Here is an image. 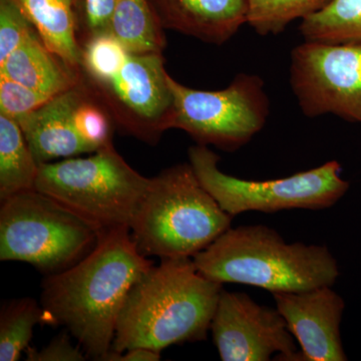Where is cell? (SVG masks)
I'll return each mask as SVG.
<instances>
[{
  "mask_svg": "<svg viewBox=\"0 0 361 361\" xmlns=\"http://www.w3.org/2000/svg\"><path fill=\"white\" fill-rule=\"evenodd\" d=\"M39 171L20 125L0 114V200L35 190Z\"/></svg>",
  "mask_w": 361,
  "mask_h": 361,
  "instance_id": "obj_17",
  "label": "cell"
},
{
  "mask_svg": "<svg viewBox=\"0 0 361 361\" xmlns=\"http://www.w3.org/2000/svg\"><path fill=\"white\" fill-rule=\"evenodd\" d=\"M84 80V78H82ZM85 82V90L73 110V121L78 132L96 152L110 144L113 118Z\"/></svg>",
  "mask_w": 361,
  "mask_h": 361,
  "instance_id": "obj_23",
  "label": "cell"
},
{
  "mask_svg": "<svg viewBox=\"0 0 361 361\" xmlns=\"http://www.w3.org/2000/svg\"><path fill=\"white\" fill-rule=\"evenodd\" d=\"M331 287L273 294L276 310L300 344L302 360H348L341 336L345 303Z\"/></svg>",
  "mask_w": 361,
  "mask_h": 361,
  "instance_id": "obj_12",
  "label": "cell"
},
{
  "mask_svg": "<svg viewBox=\"0 0 361 361\" xmlns=\"http://www.w3.org/2000/svg\"><path fill=\"white\" fill-rule=\"evenodd\" d=\"M52 97L51 94L0 75V114L13 120L32 113Z\"/></svg>",
  "mask_w": 361,
  "mask_h": 361,
  "instance_id": "obj_25",
  "label": "cell"
},
{
  "mask_svg": "<svg viewBox=\"0 0 361 361\" xmlns=\"http://www.w3.org/2000/svg\"><path fill=\"white\" fill-rule=\"evenodd\" d=\"M129 52L113 33L87 40L82 45V77L90 82L106 80L120 70Z\"/></svg>",
  "mask_w": 361,
  "mask_h": 361,
  "instance_id": "obj_22",
  "label": "cell"
},
{
  "mask_svg": "<svg viewBox=\"0 0 361 361\" xmlns=\"http://www.w3.org/2000/svg\"><path fill=\"white\" fill-rule=\"evenodd\" d=\"M168 75L163 54L129 52L120 70L106 80L82 78L118 129L156 145L171 129L173 94Z\"/></svg>",
  "mask_w": 361,
  "mask_h": 361,
  "instance_id": "obj_9",
  "label": "cell"
},
{
  "mask_svg": "<svg viewBox=\"0 0 361 361\" xmlns=\"http://www.w3.org/2000/svg\"><path fill=\"white\" fill-rule=\"evenodd\" d=\"M25 353L28 361H84L87 356L80 344L75 346L71 343L70 336L66 332L54 337L40 350L28 348Z\"/></svg>",
  "mask_w": 361,
  "mask_h": 361,
  "instance_id": "obj_27",
  "label": "cell"
},
{
  "mask_svg": "<svg viewBox=\"0 0 361 361\" xmlns=\"http://www.w3.org/2000/svg\"><path fill=\"white\" fill-rule=\"evenodd\" d=\"M210 330L223 361L302 360L283 316L245 293L222 289Z\"/></svg>",
  "mask_w": 361,
  "mask_h": 361,
  "instance_id": "obj_11",
  "label": "cell"
},
{
  "mask_svg": "<svg viewBox=\"0 0 361 361\" xmlns=\"http://www.w3.org/2000/svg\"><path fill=\"white\" fill-rule=\"evenodd\" d=\"M290 84L308 118L361 123V44L305 40L292 51Z\"/></svg>",
  "mask_w": 361,
  "mask_h": 361,
  "instance_id": "obj_10",
  "label": "cell"
},
{
  "mask_svg": "<svg viewBox=\"0 0 361 361\" xmlns=\"http://www.w3.org/2000/svg\"><path fill=\"white\" fill-rule=\"evenodd\" d=\"M152 266L135 245L130 227L103 230L85 258L45 278L44 322L63 325L87 356L102 360L113 345L128 293Z\"/></svg>",
  "mask_w": 361,
  "mask_h": 361,
  "instance_id": "obj_1",
  "label": "cell"
},
{
  "mask_svg": "<svg viewBox=\"0 0 361 361\" xmlns=\"http://www.w3.org/2000/svg\"><path fill=\"white\" fill-rule=\"evenodd\" d=\"M140 277L123 304L111 350L161 351L205 341L223 284L197 270L193 258L161 259Z\"/></svg>",
  "mask_w": 361,
  "mask_h": 361,
  "instance_id": "obj_2",
  "label": "cell"
},
{
  "mask_svg": "<svg viewBox=\"0 0 361 361\" xmlns=\"http://www.w3.org/2000/svg\"><path fill=\"white\" fill-rule=\"evenodd\" d=\"M44 322V311L32 298L4 304L0 314V360L16 361L30 348L33 327Z\"/></svg>",
  "mask_w": 361,
  "mask_h": 361,
  "instance_id": "obj_20",
  "label": "cell"
},
{
  "mask_svg": "<svg viewBox=\"0 0 361 361\" xmlns=\"http://www.w3.org/2000/svg\"><path fill=\"white\" fill-rule=\"evenodd\" d=\"M148 0H116L111 33L133 54H163L167 39Z\"/></svg>",
  "mask_w": 361,
  "mask_h": 361,
  "instance_id": "obj_18",
  "label": "cell"
},
{
  "mask_svg": "<svg viewBox=\"0 0 361 361\" xmlns=\"http://www.w3.org/2000/svg\"><path fill=\"white\" fill-rule=\"evenodd\" d=\"M0 75L54 97L77 85L82 71L49 51L35 32L0 65Z\"/></svg>",
  "mask_w": 361,
  "mask_h": 361,
  "instance_id": "obj_15",
  "label": "cell"
},
{
  "mask_svg": "<svg viewBox=\"0 0 361 361\" xmlns=\"http://www.w3.org/2000/svg\"><path fill=\"white\" fill-rule=\"evenodd\" d=\"M304 39L329 44H361V0H334L302 20Z\"/></svg>",
  "mask_w": 361,
  "mask_h": 361,
  "instance_id": "obj_19",
  "label": "cell"
},
{
  "mask_svg": "<svg viewBox=\"0 0 361 361\" xmlns=\"http://www.w3.org/2000/svg\"><path fill=\"white\" fill-rule=\"evenodd\" d=\"M334 0H247V23L259 35H277L292 21L320 13Z\"/></svg>",
  "mask_w": 361,
  "mask_h": 361,
  "instance_id": "obj_21",
  "label": "cell"
},
{
  "mask_svg": "<svg viewBox=\"0 0 361 361\" xmlns=\"http://www.w3.org/2000/svg\"><path fill=\"white\" fill-rule=\"evenodd\" d=\"M149 180L130 167L111 142L87 158L40 164L35 190L103 231L130 227Z\"/></svg>",
  "mask_w": 361,
  "mask_h": 361,
  "instance_id": "obj_5",
  "label": "cell"
},
{
  "mask_svg": "<svg viewBox=\"0 0 361 361\" xmlns=\"http://www.w3.org/2000/svg\"><path fill=\"white\" fill-rule=\"evenodd\" d=\"M193 261L212 281L249 285L272 294L332 286L339 276L336 259L326 246L286 243L263 225L230 227Z\"/></svg>",
  "mask_w": 361,
  "mask_h": 361,
  "instance_id": "obj_3",
  "label": "cell"
},
{
  "mask_svg": "<svg viewBox=\"0 0 361 361\" xmlns=\"http://www.w3.org/2000/svg\"><path fill=\"white\" fill-rule=\"evenodd\" d=\"M116 0H73L75 26L80 47L87 40L111 33Z\"/></svg>",
  "mask_w": 361,
  "mask_h": 361,
  "instance_id": "obj_24",
  "label": "cell"
},
{
  "mask_svg": "<svg viewBox=\"0 0 361 361\" xmlns=\"http://www.w3.org/2000/svg\"><path fill=\"white\" fill-rule=\"evenodd\" d=\"M30 21L49 51L80 70L73 0H11Z\"/></svg>",
  "mask_w": 361,
  "mask_h": 361,
  "instance_id": "obj_16",
  "label": "cell"
},
{
  "mask_svg": "<svg viewBox=\"0 0 361 361\" xmlns=\"http://www.w3.org/2000/svg\"><path fill=\"white\" fill-rule=\"evenodd\" d=\"M167 80L173 94L171 129L184 130L197 145L237 151L267 122L269 99L258 75L240 73L220 90L191 89L170 75Z\"/></svg>",
  "mask_w": 361,
  "mask_h": 361,
  "instance_id": "obj_8",
  "label": "cell"
},
{
  "mask_svg": "<svg viewBox=\"0 0 361 361\" xmlns=\"http://www.w3.org/2000/svg\"><path fill=\"white\" fill-rule=\"evenodd\" d=\"M189 161L202 186L233 217L251 211L271 214L289 209L329 208L349 189L336 161L290 177L267 180H244L225 174L218 168L219 157L207 146L191 147Z\"/></svg>",
  "mask_w": 361,
  "mask_h": 361,
  "instance_id": "obj_7",
  "label": "cell"
},
{
  "mask_svg": "<svg viewBox=\"0 0 361 361\" xmlns=\"http://www.w3.org/2000/svg\"><path fill=\"white\" fill-rule=\"evenodd\" d=\"M102 230L37 190L1 201L0 260L63 272L96 247Z\"/></svg>",
  "mask_w": 361,
  "mask_h": 361,
  "instance_id": "obj_6",
  "label": "cell"
},
{
  "mask_svg": "<svg viewBox=\"0 0 361 361\" xmlns=\"http://www.w3.org/2000/svg\"><path fill=\"white\" fill-rule=\"evenodd\" d=\"M35 32L11 0H0V65Z\"/></svg>",
  "mask_w": 361,
  "mask_h": 361,
  "instance_id": "obj_26",
  "label": "cell"
},
{
  "mask_svg": "<svg viewBox=\"0 0 361 361\" xmlns=\"http://www.w3.org/2000/svg\"><path fill=\"white\" fill-rule=\"evenodd\" d=\"M160 351L148 348H133L118 353L110 350L102 358L104 361H157L160 360Z\"/></svg>",
  "mask_w": 361,
  "mask_h": 361,
  "instance_id": "obj_28",
  "label": "cell"
},
{
  "mask_svg": "<svg viewBox=\"0 0 361 361\" xmlns=\"http://www.w3.org/2000/svg\"><path fill=\"white\" fill-rule=\"evenodd\" d=\"M164 30L221 45L247 23V0H148Z\"/></svg>",
  "mask_w": 361,
  "mask_h": 361,
  "instance_id": "obj_14",
  "label": "cell"
},
{
  "mask_svg": "<svg viewBox=\"0 0 361 361\" xmlns=\"http://www.w3.org/2000/svg\"><path fill=\"white\" fill-rule=\"evenodd\" d=\"M232 219L190 163L179 164L151 178L130 230L146 257L193 258L229 229Z\"/></svg>",
  "mask_w": 361,
  "mask_h": 361,
  "instance_id": "obj_4",
  "label": "cell"
},
{
  "mask_svg": "<svg viewBox=\"0 0 361 361\" xmlns=\"http://www.w3.org/2000/svg\"><path fill=\"white\" fill-rule=\"evenodd\" d=\"M85 90L84 80L16 120L39 164L94 153L73 121V110ZM16 121V120H14Z\"/></svg>",
  "mask_w": 361,
  "mask_h": 361,
  "instance_id": "obj_13",
  "label": "cell"
}]
</instances>
